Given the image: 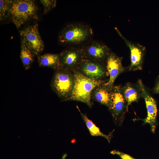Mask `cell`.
<instances>
[{
	"label": "cell",
	"instance_id": "obj_1",
	"mask_svg": "<svg viewBox=\"0 0 159 159\" xmlns=\"http://www.w3.org/2000/svg\"><path fill=\"white\" fill-rule=\"evenodd\" d=\"M74 83L71 95L68 100H74L84 103L90 108L92 92L97 87L105 83L104 80L90 79L78 70L73 71Z\"/></svg>",
	"mask_w": 159,
	"mask_h": 159
},
{
	"label": "cell",
	"instance_id": "obj_2",
	"mask_svg": "<svg viewBox=\"0 0 159 159\" xmlns=\"http://www.w3.org/2000/svg\"><path fill=\"white\" fill-rule=\"evenodd\" d=\"M93 34L91 28L88 25L79 23H71L62 30L59 39L62 44L78 45L88 41Z\"/></svg>",
	"mask_w": 159,
	"mask_h": 159
},
{
	"label": "cell",
	"instance_id": "obj_3",
	"mask_svg": "<svg viewBox=\"0 0 159 159\" xmlns=\"http://www.w3.org/2000/svg\"><path fill=\"white\" fill-rule=\"evenodd\" d=\"M37 9L33 0H13L10 11L11 20L18 28L31 19H38Z\"/></svg>",
	"mask_w": 159,
	"mask_h": 159
},
{
	"label": "cell",
	"instance_id": "obj_4",
	"mask_svg": "<svg viewBox=\"0 0 159 159\" xmlns=\"http://www.w3.org/2000/svg\"><path fill=\"white\" fill-rule=\"evenodd\" d=\"M74 80L73 71L59 68L54 70L51 87L62 101H67L72 93Z\"/></svg>",
	"mask_w": 159,
	"mask_h": 159
},
{
	"label": "cell",
	"instance_id": "obj_5",
	"mask_svg": "<svg viewBox=\"0 0 159 159\" xmlns=\"http://www.w3.org/2000/svg\"><path fill=\"white\" fill-rule=\"evenodd\" d=\"M110 100L108 108L115 121L120 125L122 122L127 110V103L120 86H113L110 90Z\"/></svg>",
	"mask_w": 159,
	"mask_h": 159
},
{
	"label": "cell",
	"instance_id": "obj_6",
	"mask_svg": "<svg viewBox=\"0 0 159 159\" xmlns=\"http://www.w3.org/2000/svg\"><path fill=\"white\" fill-rule=\"evenodd\" d=\"M21 39L34 56H38L44 49L42 40L37 23L29 26L20 31Z\"/></svg>",
	"mask_w": 159,
	"mask_h": 159
},
{
	"label": "cell",
	"instance_id": "obj_7",
	"mask_svg": "<svg viewBox=\"0 0 159 159\" xmlns=\"http://www.w3.org/2000/svg\"><path fill=\"white\" fill-rule=\"evenodd\" d=\"M84 59L81 47L67 49L59 54V68L71 71L77 70Z\"/></svg>",
	"mask_w": 159,
	"mask_h": 159
},
{
	"label": "cell",
	"instance_id": "obj_8",
	"mask_svg": "<svg viewBox=\"0 0 159 159\" xmlns=\"http://www.w3.org/2000/svg\"><path fill=\"white\" fill-rule=\"evenodd\" d=\"M81 48L84 59L93 60L104 64V61L106 62L110 53L106 46L96 41H89Z\"/></svg>",
	"mask_w": 159,
	"mask_h": 159
},
{
	"label": "cell",
	"instance_id": "obj_9",
	"mask_svg": "<svg viewBox=\"0 0 159 159\" xmlns=\"http://www.w3.org/2000/svg\"><path fill=\"white\" fill-rule=\"evenodd\" d=\"M77 70L90 79L97 80H103L107 74L104 64L86 59H83Z\"/></svg>",
	"mask_w": 159,
	"mask_h": 159
},
{
	"label": "cell",
	"instance_id": "obj_10",
	"mask_svg": "<svg viewBox=\"0 0 159 159\" xmlns=\"http://www.w3.org/2000/svg\"><path fill=\"white\" fill-rule=\"evenodd\" d=\"M138 83V86L141 95L144 99L147 112V116L143 120L145 123H148L150 125L151 131L154 132L155 128L157 111L156 103L155 100L146 90L141 80H139Z\"/></svg>",
	"mask_w": 159,
	"mask_h": 159
},
{
	"label": "cell",
	"instance_id": "obj_11",
	"mask_svg": "<svg viewBox=\"0 0 159 159\" xmlns=\"http://www.w3.org/2000/svg\"><path fill=\"white\" fill-rule=\"evenodd\" d=\"M121 60V58L112 52L109 54L107 58L105 66L109 79L104 85L110 90L113 87L117 77L124 70Z\"/></svg>",
	"mask_w": 159,
	"mask_h": 159
},
{
	"label": "cell",
	"instance_id": "obj_12",
	"mask_svg": "<svg viewBox=\"0 0 159 159\" xmlns=\"http://www.w3.org/2000/svg\"><path fill=\"white\" fill-rule=\"evenodd\" d=\"M117 31L130 49L131 64L129 70L132 71L141 70L142 67L145 47L139 44L131 42L124 37L117 29Z\"/></svg>",
	"mask_w": 159,
	"mask_h": 159
},
{
	"label": "cell",
	"instance_id": "obj_13",
	"mask_svg": "<svg viewBox=\"0 0 159 159\" xmlns=\"http://www.w3.org/2000/svg\"><path fill=\"white\" fill-rule=\"evenodd\" d=\"M104 84L94 89L92 92V98L108 107L110 100L111 90L109 89Z\"/></svg>",
	"mask_w": 159,
	"mask_h": 159
},
{
	"label": "cell",
	"instance_id": "obj_14",
	"mask_svg": "<svg viewBox=\"0 0 159 159\" xmlns=\"http://www.w3.org/2000/svg\"><path fill=\"white\" fill-rule=\"evenodd\" d=\"M39 66L53 69L54 70L59 68V54L46 53L37 56Z\"/></svg>",
	"mask_w": 159,
	"mask_h": 159
},
{
	"label": "cell",
	"instance_id": "obj_15",
	"mask_svg": "<svg viewBox=\"0 0 159 159\" xmlns=\"http://www.w3.org/2000/svg\"><path fill=\"white\" fill-rule=\"evenodd\" d=\"M122 90L127 106L133 102L137 101L141 95L138 86V88L130 83L126 84L122 88Z\"/></svg>",
	"mask_w": 159,
	"mask_h": 159
},
{
	"label": "cell",
	"instance_id": "obj_16",
	"mask_svg": "<svg viewBox=\"0 0 159 159\" xmlns=\"http://www.w3.org/2000/svg\"><path fill=\"white\" fill-rule=\"evenodd\" d=\"M21 48L20 59L24 69L28 70L30 68L35 56L27 47L22 39Z\"/></svg>",
	"mask_w": 159,
	"mask_h": 159
},
{
	"label": "cell",
	"instance_id": "obj_17",
	"mask_svg": "<svg viewBox=\"0 0 159 159\" xmlns=\"http://www.w3.org/2000/svg\"><path fill=\"white\" fill-rule=\"evenodd\" d=\"M77 107L80 112L91 135L92 136H100L103 137L110 142L111 139V135L110 134L108 135H106L102 132L100 131V129L93 123L91 120L89 119L85 114L81 112L77 106Z\"/></svg>",
	"mask_w": 159,
	"mask_h": 159
},
{
	"label": "cell",
	"instance_id": "obj_18",
	"mask_svg": "<svg viewBox=\"0 0 159 159\" xmlns=\"http://www.w3.org/2000/svg\"><path fill=\"white\" fill-rule=\"evenodd\" d=\"M13 0H0V20L5 19L10 15V11Z\"/></svg>",
	"mask_w": 159,
	"mask_h": 159
},
{
	"label": "cell",
	"instance_id": "obj_19",
	"mask_svg": "<svg viewBox=\"0 0 159 159\" xmlns=\"http://www.w3.org/2000/svg\"><path fill=\"white\" fill-rule=\"evenodd\" d=\"M41 3L44 7V13H46L55 7L56 5V0H41Z\"/></svg>",
	"mask_w": 159,
	"mask_h": 159
},
{
	"label": "cell",
	"instance_id": "obj_20",
	"mask_svg": "<svg viewBox=\"0 0 159 159\" xmlns=\"http://www.w3.org/2000/svg\"><path fill=\"white\" fill-rule=\"evenodd\" d=\"M110 153L113 155H117L122 159H135L129 155L116 150L111 151Z\"/></svg>",
	"mask_w": 159,
	"mask_h": 159
},
{
	"label": "cell",
	"instance_id": "obj_21",
	"mask_svg": "<svg viewBox=\"0 0 159 159\" xmlns=\"http://www.w3.org/2000/svg\"><path fill=\"white\" fill-rule=\"evenodd\" d=\"M154 91L156 93H159V82L156 85L154 89Z\"/></svg>",
	"mask_w": 159,
	"mask_h": 159
},
{
	"label": "cell",
	"instance_id": "obj_22",
	"mask_svg": "<svg viewBox=\"0 0 159 159\" xmlns=\"http://www.w3.org/2000/svg\"><path fill=\"white\" fill-rule=\"evenodd\" d=\"M158 77L159 78V76H158Z\"/></svg>",
	"mask_w": 159,
	"mask_h": 159
}]
</instances>
